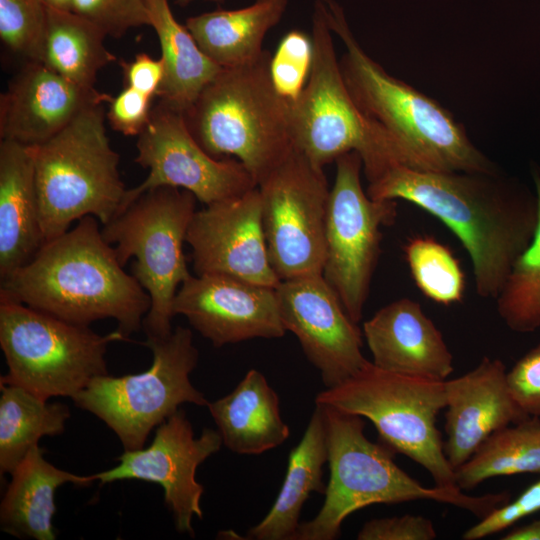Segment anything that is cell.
<instances>
[{"instance_id":"cell-1","label":"cell","mask_w":540,"mask_h":540,"mask_svg":"<svg viewBox=\"0 0 540 540\" xmlns=\"http://www.w3.org/2000/svg\"><path fill=\"white\" fill-rule=\"evenodd\" d=\"M366 192L374 200L409 201L445 224L468 252L483 298L498 297L538 220L536 192L498 171L429 172L395 165Z\"/></svg>"},{"instance_id":"cell-2","label":"cell","mask_w":540,"mask_h":540,"mask_svg":"<svg viewBox=\"0 0 540 540\" xmlns=\"http://www.w3.org/2000/svg\"><path fill=\"white\" fill-rule=\"evenodd\" d=\"M97 220L85 216L45 242L27 264L1 279L0 298L80 326L112 318L125 336L143 328L150 296L123 270Z\"/></svg>"},{"instance_id":"cell-3","label":"cell","mask_w":540,"mask_h":540,"mask_svg":"<svg viewBox=\"0 0 540 540\" xmlns=\"http://www.w3.org/2000/svg\"><path fill=\"white\" fill-rule=\"evenodd\" d=\"M328 24L344 43L340 62L359 109L390 139L399 163L418 171L496 172L462 124L434 99L391 76L360 46L335 0H323Z\"/></svg>"},{"instance_id":"cell-4","label":"cell","mask_w":540,"mask_h":540,"mask_svg":"<svg viewBox=\"0 0 540 540\" xmlns=\"http://www.w3.org/2000/svg\"><path fill=\"white\" fill-rule=\"evenodd\" d=\"M319 405L325 419L330 477L321 509L313 519L300 523L293 540L337 539L349 515L374 504L430 500L482 519L510 500L508 492L472 496L458 487H425L394 462L392 450L365 436L363 417Z\"/></svg>"},{"instance_id":"cell-5","label":"cell","mask_w":540,"mask_h":540,"mask_svg":"<svg viewBox=\"0 0 540 540\" xmlns=\"http://www.w3.org/2000/svg\"><path fill=\"white\" fill-rule=\"evenodd\" d=\"M271 53L222 68L183 113L199 145L212 157L240 161L258 185L292 149L290 103L276 90Z\"/></svg>"},{"instance_id":"cell-6","label":"cell","mask_w":540,"mask_h":540,"mask_svg":"<svg viewBox=\"0 0 540 540\" xmlns=\"http://www.w3.org/2000/svg\"><path fill=\"white\" fill-rule=\"evenodd\" d=\"M104 104L86 107L56 135L32 146L44 243L75 220L91 215L106 225L119 212L127 189L119 154L106 134Z\"/></svg>"},{"instance_id":"cell-7","label":"cell","mask_w":540,"mask_h":540,"mask_svg":"<svg viewBox=\"0 0 540 540\" xmlns=\"http://www.w3.org/2000/svg\"><path fill=\"white\" fill-rule=\"evenodd\" d=\"M323 0L312 14L313 61L308 81L290 104L292 145L324 168L338 157L357 152L369 183L400 165L386 133L357 106L344 81Z\"/></svg>"},{"instance_id":"cell-8","label":"cell","mask_w":540,"mask_h":540,"mask_svg":"<svg viewBox=\"0 0 540 540\" xmlns=\"http://www.w3.org/2000/svg\"><path fill=\"white\" fill-rule=\"evenodd\" d=\"M444 381L383 370L368 360L352 377L319 392L315 403L367 418L382 444L425 468L436 486L457 487L436 426L446 406Z\"/></svg>"},{"instance_id":"cell-9","label":"cell","mask_w":540,"mask_h":540,"mask_svg":"<svg viewBox=\"0 0 540 540\" xmlns=\"http://www.w3.org/2000/svg\"><path fill=\"white\" fill-rule=\"evenodd\" d=\"M196 197L188 190L162 186L139 195L102 228L124 266L135 258L132 275L146 290L151 306L143 321L147 338L172 331L177 288L190 276L183 243L195 213Z\"/></svg>"},{"instance_id":"cell-10","label":"cell","mask_w":540,"mask_h":540,"mask_svg":"<svg viewBox=\"0 0 540 540\" xmlns=\"http://www.w3.org/2000/svg\"><path fill=\"white\" fill-rule=\"evenodd\" d=\"M127 340L120 330L100 335L25 304L0 298V346L8 373L0 383L20 386L43 400L71 397L108 374L109 343Z\"/></svg>"},{"instance_id":"cell-11","label":"cell","mask_w":540,"mask_h":540,"mask_svg":"<svg viewBox=\"0 0 540 540\" xmlns=\"http://www.w3.org/2000/svg\"><path fill=\"white\" fill-rule=\"evenodd\" d=\"M142 344L153 354L146 371L98 376L72 398L75 406L101 419L124 450L143 448L150 432L180 405L209 403L190 380L199 353L189 328L177 326L168 336L147 338Z\"/></svg>"},{"instance_id":"cell-12","label":"cell","mask_w":540,"mask_h":540,"mask_svg":"<svg viewBox=\"0 0 540 540\" xmlns=\"http://www.w3.org/2000/svg\"><path fill=\"white\" fill-rule=\"evenodd\" d=\"M336 176L326 214L322 270L350 319L359 323L380 255L381 227L397 216L395 200H374L361 183L362 159L349 152L335 160Z\"/></svg>"},{"instance_id":"cell-13","label":"cell","mask_w":540,"mask_h":540,"mask_svg":"<svg viewBox=\"0 0 540 540\" xmlns=\"http://www.w3.org/2000/svg\"><path fill=\"white\" fill-rule=\"evenodd\" d=\"M270 264L281 280L322 274L330 189L323 168L292 147L257 185Z\"/></svg>"},{"instance_id":"cell-14","label":"cell","mask_w":540,"mask_h":540,"mask_svg":"<svg viewBox=\"0 0 540 540\" xmlns=\"http://www.w3.org/2000/svg\"><path fill=\"white\" fill-rule=\"evenodd\" d=\"M136 148L135 162L149 173L141 184L127 189L118 214L142 193L162 186L188 190L205 205L257 187L240 161L209 155L191 134L184 114L161 103L152 109Z\"/></svg>"},{"instance_id":"cell-15","label":"cell","mask_w":540,"mask_h":540,"mask_svg":"<svg viewBox=\"0 0 540 540\" xmlns=\"http://www.w3.org/2000/svg\"><path fill=\"white\" fill-rule=\"evenodd\" d=\"M222 444L218 430L210 428L196 438L185 412L179 409L157 426L147 448L125 450L117 466L93 475L102 484L128 479L158 483L176 529L193 537V516L203 517L200 500L204 487L196 480V470Z\"/></svg>"},{"instance_id":"cell-16","label":"cell","mask_w":540,"mask_h":540,"mask_svg":"<svg viewBox=\"0 0 540 540\" xmlns=\"http://www.w3.org/2000/svg\"><path fill=\"white\" fill-rule=\"evenodd\" d=\"M275 292L286 332L297 337L326 388L352 377L368 361L363 333L322 274L281 280Z\"/></svg>"},{"instance_id":"cell-17","label":"cell","mask_w":540,"mask_h":540,"mask_svg":"<svg viewBox=\"0 0 540 540\" xmlns=\"http://www.w3.org/2000/svg\"><path fill=\"white\" fill-rule=\"evenodd\" d=\"M186 242L196 275L223 274L275 288L258 187L195 211Z\"/></svg>"},{"instance_id":"cell-18","label":"cell","mask_w":540,"mask_h":540,"mask_svg":"<svg viewBox=\"0 0 540 540\" xmlns=\"http://www.w3.org/2000/svg\"><path fill=\"white\" fill-rule=\"evenodd\" d=\"M173 311L215 347L286 333L275 288L223 274L191 275L177 291Z\"/></svg>"},{"instance_id":"cell-19","label":"cell","mask_w":540,"mask_h":540,"mask_svg":"<svg viewBox=\"0 0 540 540\" xmlns=\"http://www.w3.org/2000/svg\"><path fill=\"white\" fill-rule=\"evenodd\" d=\"M110 95L65 78L41 62H26L0 96V138L39 145L83 109Z\"/></svg>"},{"instance_id":"cell-20","label":"cell","mask_w":540,"mask_h":540,"mask_svg":"<svg viewBox=\"0 0 540 540\" xmlns=\"http://www.w3.org/2000/svg\"><path fill=\"white\" fill-rule=\"evenodd\" d=\"M505 364L484 357L469 372L445 380V455L454 470L494 432L529 417L513 397Z\"/></svg>"},{"instance_id":"cell-21","label":"cell","mask_w":540,"mask_h":540,"mask_svg":"<svg viewBox=\"0 0 540 540\" xmlns=\"http://www.w3.org/2000/svg\"><path fill=\"white\" fill-rule=\"evenodd\" d=\"M372 363L383 370L444 381L453 356L420 304L401 298L379 309L363 324Z\"/></svg>"},{"instance_id":"cell-22","label":"cell","mask_w":540,"mask_h":540,"mask_svg":"<svg viewBox=\"0 0 540 540\" xmlns=\"http://www.w3.org/2000/svg\"><path fill=\"white\" fill-rule=\"evenodd\" d=\"M44 244L32 146L0 141V277L27 264Z\"/></svg>"},{"instance_id":"cell-23","label":"cell","mask_w":540,"mask_h":540,"mask_svg":"<svg viewBox=\"0 0 540 540\" xmlns=\"http://www.w3.org/2000/svg\"><path fill=\"white\" fill-rule=\"evenodd\" d=\"M207 408L223 444L232 452L258 455L283 444L290 435L279 397L265 376L250 369L229 394Z\"/></svg>"},{"instance_id":"cell-24","label":"cell","mask_w":540,"mask_h":540,"mask_svg":"<svg viewBox=\"0 0 540 540\" xmlns=\"http://www.w3.org/2000/svg\"><path fill=\"white\" fill-rule=\"evenodd\" d=\"M0 505L1 529L19 538L54 540L55 492L64 483L87 486L94 475L80 476L61 470L33 446L11 473Z\"/></svg>"},{"instance_id":"cell-25","label":"cell","mask_w":540,"mask_h":540,"mask_svg":"<svg viewBox=\"0 0 540 540\" xmlns=\"http://www.w3.org/2000/svg\"><path fill=\"white\" fill-rule=\"evenodd\" d=\"M327 435L323 409L316 404L303 437L288 457L281 489L266 516L247 533L254 540H293L302 507L312 492L325 493L323 467L327 463Z\"/></svg>"},{"instance_id":"cell-26","label":"cell","mask_w":540,"mask_h":540,"mask_svg":"<svg viewBox=\"0 0 540 540\" xmlns=\"http://www.w3.org/2000/svg\"><path fill=\"white\" fill-rule=\"evenodd\" d=\"M289 0H255L239 9L188 17L185 26L201 50L221 68L243 66L264 52L263 40L286 12Z\"/></svg>"},{"instance_id":"cell-27","label":"cell","mask_w":540,"mask_h":540,"mask_svg":"<svg viewBox=\"0 0 540 540\" xmlns=\"http://www.w3.org/2000/svg\"><path fill=\"white\" fill-rule=\"evenodd\" d=\"M150 27L157 35L165 77L159 103L184 113L221 71L199 47L191 32L174 17L168 0H147Z\"/></svg>"},{"instance_id":"cell-28","label":"cell","mask_w":540,"mask_h":540,"mask_svg":"<svg viewBox=\"0 0 540 540\" xmlns=\"http://www.w3.org/2000/svg\"><path fill=\"white\" fill-rule=\"evenodd\" d=\"M106 37L74 11L48 6L42 63L80 86L95 88L98 72L117 60L104 45Z\"/></svg>"},{"instance_id":"cell-29","label":"cell","mask_w":540,"mask_h":540,"mask_svg":"<svg viewBox=\"0 0 540 540\" xmlns=\"http://www.w3.org/2000/svg\"><path fill=\"white\" fill-rule=\"evenodd\" d=\"M0 471L12 473L43 436L63 433L67 405L48 403L28 390L0 383Z\"/></svg>"},{"instance_id":"cell-30","label":"cell","mask_w":540,"mask_h":540,"mask_svg":"<svg viewBox=\"0 0 540 540\" xmlns=\"http://www.w3.org/2000/svg\"><path fill=\"white\" fill-rule=\"evenodd\" d=\"M540 474V417L529 416L490 435L455 470L462 491L499 476Z\"/></svg>"},{"instance_id":"cell-31","label":"cell","mask_w":540,"mask_h":540,"mask_svg":"<svg viewBox=\"0 0 540 540\" xmlns=\"http://www.w3.org/2000/svg\"><path fill=\"white\" fill-rule=\"evenodd\" d=\"M538 220L533 238L514 262L496 298L497 311L509 329L529 333L540 327V175L533 173Z\"/></svg>"},{"instance_id":"cell-32","label":"cell","mask_w":540,"mask_h":540,"mask_svg":"<svg viewBox=\"0 0 540 540\" xmlns=\"http://www.w3.org/2000/svg\"><path fill=\"white\" fill-rule=\"evenodd\" d=\"M404 251L413 280L427 298L443 305L462 301L465 275L448 247L432 237H415Z\"/></svg>"},{"instance_id":"cell-33","label":"cell","mask_w":540,"mask_h":540,"mask_svg":"<svg viewBox=\"0 0 540 540\" xmlns=\"http://www.w3.org/2000/svg\"><path fill=\"white\" fill-rule=\"evenodd\" d=\"M44 0H0V38L26 62H41L47 28Z\"/></svg>"},{"instance_id":"cell-34","label":"cell","mask_w":540,"mask_h":540,"mask_svg":"<svg viewBox=\"0 0 540 540\" xmlns=\"http://www.w3.org/2000/svg\"><path fill=\"white\" fill-rule=\"evenodd\" d=\"M313 41L306 32L293 29L280 40L271 55L270 74L278 93L290 104L304 89L312 67Z\"/></svg>"},{"instance_id":"cell-35","label":"cell","mask_w":540,"mask_h":540,"mask_svg":"<svg viewBox=\"0 0 540 540\" xmlns=\"http://www.w3.org/2000/svg\"><path fill=\"white\" fill-rule=\"evenodd\" d=\"M72 11L113 38L133 28L150 26L147 0H73Z\"/></svg>"},{"instance_id":"cell-36","label":"cell","mask_w":540,"mask_h":540,"mask_svg":"<svg viewBox=\"0 0 540 540\" xmlns=\"http://www.w3.org/2000/svg\"><path fill=\"white\" fill-rule=\"evenodd\" d=\"M540 511V480L527 487L512 501L495 508L468 528L463 540H479L499 533L519 520Z\"/></svg>"},{"instance_id":"cell-37","label":"cell","mask_w":540,"mask_h":540,"mask_svg":"<svg viewBox=\"0 0 540 540\" xmlns=\"http://www.w3.org/2000/svg\"><path fill=\"white\" fill-rule=\"evenodd\" d=\"M152 99L131 87L124 86L108 101L106 118L109 125L125 136H139L150 121Z\"/></svg>"},{"instance_id":"cell-38","label":"cell","mask_w":540,"mask_h":540,"mask_svg":"<svg viewBox=\"0 0 540 540\" xmlns=\"http://www.w3.org/2000/svg\"><path fill=\"white\" fill-rule=\"evenodd\" d=\"M436 537L432 520L411 514L371 519L357 533L358 540H433Z\"/></svg>"},{"instance_id":"cell-39","label":"cell","mask_w":540,"mask_h":540,"mask_svg":"<svg viewBox=\"0 0 540 540\" xmlns=\"http://www.w3.org/2000/svg\"><path fill=\"white\" fill-rule=\"evenodd\" d=\"M507 378L519 406L529 416L540 417V343L515 363Z\"/></svg>"},{"instance_id":"cell-40","label":"cell","mask_w":540,"mask_h":540,"mask_svg":"<svg viewBox=\"0 0 540 540\" xmlns=\"http://www.w3.org/2000/svg\"><path fill=\"white\" fill-rule=\"evenodd\" d=\"M124 86L131 87L152 98L158 96L165 77L161 57L155 59L147 53H138L131 61H120Z\"/></svg>"},{"instance_id":"cell-41","label":"cell","mask_w":540,"mask_h":540,"mask_svg":"<svg viewBox=\"0 0 540 540\" xmlns=\"http://www.w3.org/2000/svg\"><path fill=\"white\" fill-rule=\"evenodd\" d=\"M502 540H540V519L516 527L507 532Z\"/></svg>"},{"instance_id":"cell-42","label":"cell","mask_w":540,"mask_h":540,"mask_svg":"<svg viewBox=\"0 0 540 540\" xmlns=\"http://www.w3.org/2000/svg\"><path fill=\"white\" fill-rule=\"evenodd\" d=\"M52 8L72 11L73 0H44Z\"/></svg>"},{"instance_id":"cell-43","label":"cell","mask_w":540,"mask_h":540,"mask_svg":"<svg viewBox=\"0 0 540 540\" xmlns=\"http://www.w3.org/2000/svg\"><path fill=\"white\" fill-rule=\"evenodd\" d=\"M196 0H176L175 3L179 6H187L189 5L190 3L194 2ZM205 1H210V2H216V3H223L224 0H205Z\"/></svg>"}]
</instances>
